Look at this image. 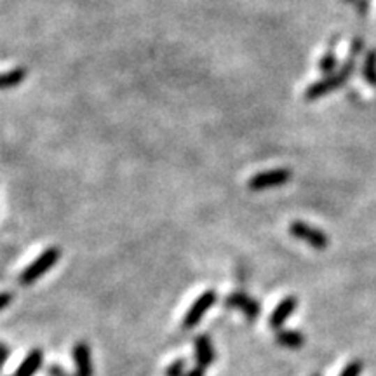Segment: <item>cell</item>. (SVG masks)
<instances>
[{
    "instance_id": "7",
    "label": "cell",
    "mask_w": 376,
    "mask_h": 376,
    "mask_svg": "<svg viewBox=\"0 0 376 376\" xmlns=\"http://www.w3.org/2000/svg\"><path fill=\"white\" fill-rule=\"evenodd\" d=\"M296 307H298V298L296 296H286L283 301H279V305L276 307V310H273L272 315H270V322H269L270 328L276 329V331H279V329L283 328L284 322L287 321V317L294 314Z\"/></svg>"
},
{
    "instance_id": "9",
    "label": "cell",
    "mask_w": 376,
    "mask_h": 376,
    "mask_svg": "<svg viewBox=\"0 0 376 376\" xmlns=\"http://www.w3.org/2000/svg\"><path fill=\"white\" fill-rule=\"evenodd\" d=\"M193 345H195L197 366L207 370V368H209L214 361L213 342H211V338L207 335H199L195 338V342H193Z\"/></svg>"
},
{
    "instance_id": "15",
    "label": "cell",
    "mask_w": 376,
    "mask_h": 376,
    "mask_svg": "<svg viewBox=\"0 0 376 376\" xmlns=\"http://www.w3.org/2000/svg\"><path fill=\"white\" fill-rule=\"evenodd\" d=\"M364 371V363L359 359H354L350 361L349 364L345 366V370L342 371V375L340 376H361V373Z\"/></svg>"
},
{
    "instance_id": "10",
    "label": "cell",
    "mask_w": 376,
    "mask_h": 376,
    "mask_svg": "<svg viewBox=\"0 0 376 376\" xmlns=\"http://www.w3.org/2000/svg\"><path fill=\"white\" fill-rule=\"evenodd\" d=\"M42 364H44V352H42V349H33L10 376H33L40 370Z\"/></svg>"
},
{
    "instance_id": "19",
    "label": "cell",
    "mask_w": 376,
    "mask_h": 376,
    "mask_svg": "<svg viewBox=\"0 0 376 376\" xmlns=\"http://www.w3.org/2000/svg\"><path fill=\"white\" fill-rule=\"evenodd\" d=\"M13 298H14L13 293H9V291H2V293H0V312H2L6 307H9Z\"/></svg>"
},
{
    "instance_id": "20",
    "label": "cell",
    "mask_w": 376,
    "mask_h": 376,
    "mask_svg": "<svg viewBox=\"0 0 376 376\" xmlns=\"http://www.w3.org/2000/svg\"><path fill=\"white\" fill-rule=\"evenodd\" d=\"M47 375H49V376H68V375L65 373V370H63V368L56 366V364H52V366H49Z\"/></svg>"
},
{
    "instance_id": "2",
    "label": "cell",
    "mask_w": 376,
    "mask_h": 376,
    "mask_svg": "<svg viewBox=\"0 0 376 376\" xmlns=\"http://www.w3.org/2000/svg\"><path fill=\"white\" fill-rule=\"evenodd\" d=\"M59 258H61V248L52 246V248L45 249L38 258H35L33 262L21 272L20 276L21 286H31L33 283H37L42 276H45V273L59 262Z\"/></svg>"
},
{
    "instance_id": "11",
    "label": "cell",
    "mask_w": 376,
    "mask_h": 376,
    "mask_svg": "<svg viewBox=\"0 0 376 376\" xmlns=\"http://www.w3.org/2000/svg\"><path fill=\"white\" fill-rule=\"evenodd\" d=\"M276 342L286 349H300L305 345L307 338L303 333L296 331V329H279L276 335Z\"/></svg>"
},
{
    "instance_id": "3",
    "label": "cell",
    "mask_w": 376,
    "mask_h": 376,
    "mask_svg": "<svg viewBox=\"0 0 376 376\" xmlns=\"http://www.w3.org/2000/svg\"><path fill=\"white\" fill-rule=\"evenodd\" d=\"M289 234L293 235L294 239H298V241L301 242H307L308 246H312L314 249H326L329 246V237L326 232L319 230V228L310 227L308 223H305V221H291L289 225Z\"/></svg>"
},
{
    "instance_id": "24",
    "label": "cell",
    "mask_w": 376,
    "mask_h": 376,
    "mask_svg": "<svg viewBox=\"0 0 376 376\" xmlns=\"http://www.w3.org/2000/svg\"><path fill=\"white\" fill-rule=\"evenodd\" d=\"M345 2H352V0H345Z\"/></svg>"
},
{
    "instance_id": "1",
    "label": "cell",
    "mask_w": 376,
    "mask_h": 376,
    "mask_svg": "<svg viewBox=\"0 0 376 376\" xmlns=\"http://www.w3.org/2000/svg\"><path fill=\"white\" fill-rule=\"evenodd\" d=\"M354 72H356V58H354V56H347L345 63H343L335 73H329L324 79L315 80L314 84L308 86V89L305 91V100L315 101L324 96V94L342 89V87L349 82L350 77L354 75Z\"/></svg>"
},
{
    "instance_id": "12",
    "label": "cell",
    "mask_w": 376,
    "mask_h": 376,
    "mask_svg": "<svg viewBox=\"0 0 376 376\" xmlns=\"http://www.w3.org/2000/svg\"><path fill=\"white\" fill-rule=\"evenodd\" d=\"M27 77H28V70L23 68V66H17V68L9 70V72L0 73V91L17 87L24 79H27Z\"/></svg>"
},
{
    "instance_id": "13",
    "label": "cell",
    "mask_w": 376,
    "mask_h": 376,
    "mask_svg": "<svg viewBox=\"0 0 376 376\" xmlns=\"http://www.w3.org/2000/svg\"><path fill=\"white\" fill-rule=\"evenodd\" d=\"M361 73H363L364 80L370 87H375L376 89V49H370L366 51L363 59V68H361Z\"/></svg>"
},
{
    "instance_id": "4",
    "label": "cell",
    "mask_w": 376,
    "mask_h": 376,
    "mask_svg": "<svg viewBox=\"0 0 376 376\" xmlns=\"http://www.w3.org/2000/svg\"><path fill=\"white\" fill-rule=\"evenodd\" d=\"M289 180L291 171L279 167V170L263 171V173H258L253 178H249L248 188L253 190V192H262V190L283 187V185H286Z\"/></svg>"
},
{
    "instance_id": "6",
    "label": "cell",
    "mask_w": 376,
    "mask_h": 376,
    "mask_svg": "<svg viewBox=\"0 0 376 376\" xmlns=\"http://www.w3.org/2000/svg\"><path fill=\"white\" fill-rule=\"evenodd\" d=\"M225 303H227L228 308H237V310H241L248 321H255L260 315V312H262V307H260L258 301H256L255 298L248 296V294L241 293V291H235L230 296H227Z\"/></svg>"
},
{
    "instance_id": "16",
    "label": "cell",
    "mask_w": 376,
    "mask_h": 376,
    "mask_svg": "<svg viewBox=\"0 0 376 376\" xmlns=\"http://www.w3.org/2000/svg\"><path fill=\"white\" fill-rule=\"evenodd\" d=\"M185 366H187V361L176 359L171 366H167L166 376H185Z\"/></svg>"
},
{
    "instance_id": "18",
    "label": "cell",
    "mask_w": 376,
    "mask_h": 376,
    "mask_svg": "<svg viewBox=\"0 0 376 376\" xmlns=\"http://www.w3.org/2000/svg\"><path fill=\"white\" fill-rule=\"evenodd\" d=\"M352 3L361 16H364V14L368 13V9H370V0H352Z\"/></svg>"
},
{
    "instance_id": "17",
    "label": "cell",
    "mask_w": 376,
    "mask_h": 376,
    "mask_svg": "<svg viewBox=\"0 0 376 376\" xmlns=\"http://www.w3.org/2000/svg\"><path fill=\"white\" fill-rule=\"evenodd\" d=\"M363 51H364V38L361 37L352 38V44H350V56L356 58V56L363 54Z\"/></svg>"
},
{
    "instance_id": "21",
    "label": "cell",
    "mask_w": 376,
    "mask_h": 376,
    "mask_svg": "<svg viewBox=\"0 0 376 376\" xmlns=\"http://www.w3.org/2000/svg\"><path fill=\"white\" fill-rule=\"evenodd\" d=\"M7 357H9V349L3 343H0V364H6Z\"/></svg>"
},
{
    "instance_id": "5",
    "label": "cell",
    "mask_w": 376,
    "mask_h": 376,
    "mask_svg": "<svg viewBox=\"0 0 376 376\" xmlns=\"http://www.w3.org/2000/svg\"><path fill=\"white\" fill-rule=\"evenodd\" d=\"M216 291L214 289H207L204 291L202 294H200L199 298H197L195 301L192 303V307L188 308L187 314H185L183 319V328L185 329H193L197 324H199L200 321H202V317L206 315V312L209 310L211 307H213L214 303H216Z\"/></svg>"
},
{
    "instance_id": "22",
    "label": "cell",
    "mask_w": 376,
    "mask_h": 376,
    "mask_svg": "<svg viewBox=\"0 0 376 376\" xmlns=\"http://www.w3.org/2000/svg\"><path fill=\"white\" fill-rule=\"evenodd\" d=\"M204 375H206V370H204V368H200V366H195L193 370H190L185 376H204Z\"/></svg>"
},
{
    "instance_id": "25",
    "label": "cell",
    "mask_w": 376,
    "mask_h": 376,
    "mask_svg": "<svg viewBox=\"0 0 376 376\" xmlns=\"http://www.w3.org/2000/svg\"><path fill=\"white\" fill-rule=\"evenodd\" d=\"M312 376H319V375H312Z\"/></svg>"
},
{
    "instance_id": "23",
    "label": "cell",
    "mask_w": 376,
    "mask_h": 376,
    "mask_svg": "<svg viewBox=\"0 0 376 376\" xmlns=\"http://www.w3.org/2000/svg\"><path fill=\"white\" fill-rule=\"evenodd\" d=\"M2 368H3V364H0V370H2Z\"/></svg>"
},
{
    "instance_id": "14",
    "label": "cell",
    "mask_w": 376,
    "mask_h": 376,
    "mask_svg": "<svg viewBox=\"0 0 376 376\" xmlns=\"http://www.w3.org/2000/svg\"><path fill=\"white\" fill-rule=\"evenodd\" d=\"M335 70H338V58H336L335 47L328 45V51L319 59V72L329 75V73H335Z\"/></svg>"
},
{
    "instance_id": "8",
    "label": "cell",
    "mask_w": 376,
    "mask_h": 376,
    "mask_svg": "<svg viewBox=\"0 0 376 376\" xmlns=\"http://www.w3.org/2000/svg\"><path fill=\"white\" fill-rule=\"evenodd\" d=\"M72 354L77 366V371L73 376H93V359H91L89 345L86 342L75 343Z\"/></svg>"
}]
</instances>
